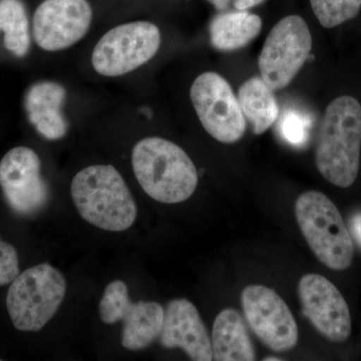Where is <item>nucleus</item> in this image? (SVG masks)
Listing matches in <instances>:
<instances>
[{"label": "nucleus", "mask_w": 361, "mask_h": 361, "mask_svg": "<svg viewBox=\"0 0 361 361\" xmlns=\"http://www.w3.org/2000/svg\"><path fill=\"white\" fill-rule=\"evenodd\" d=\"M295 217L318 260L329 269H348L355 256V245L334 202L322 192H305L295 202Z\"/></svg>", "instance_id": "20e7f679"}, {"label": "nucleus", "mask_w": 361, "mask_h": 361, "mask_svg": "<svg viewBox=\"0 0 361 361\" xmlns=\"http://www.w3.org/2000/svg\"><path fill=\"white\" fill-rule=\"evenodd\" d=\"M66 278L47 263L23 271L13 280L6 295V308L20 331L37 332L58 312L65 299Z\"/></svg>", "instance_id": "39448f33"}, {"label": "nucleus", "mask_w": 361, "mask_h": 361, "mask_svg": "<svg viewBox=\"0 0 361 361\" xmlns=\"http://www.w3.org/2000/svg\"><path fill=\"white\" fill-rule=\"evenodd\" d=\"M190 97L204 129L223 144H234L246 132V118L231 85L219 73L207 71L191 85Z\"/></svg>", "instance_id": "6e6552de"}, {"label": "nucleus", "mask_w": 361, "mask_h": 361, "mask_svg": "<svg viewBox=\"0 0 361 361\" xmlns=\"http://www.w3.org/2000/svg\"><path fill=\"white\" fill-rule=\"evenodd\" d=\"M161 345L180 348L195 361L213 360L212 343L199 311L187 299H174L165 310Z\"/></svg>", "instance_id": "ddd939ff"}, {"label": "nucleus", "mask_w": 361, "mask_h": 361, "mask_svg": "<svg viewBox=\"0 0 361 361\" xmlns=\"http://www.w3.org/2000/svg\"><path fill=\"white\" fill-rule=\"evenodd\" d=\"M71 195L80 217L104 231H126L137 219L132 192L114 166L82 169L71 180Z\"/></svg>", "instance_id": "7ed1b4c3"}, {"label": "nucleus", "mask_w": 361, "mask_h": 361, "mask_svg": "<svg viewBox=\"0 0 361 361\" xmlns=\"http://www.w3.org/2000/svg\"><path fill=\"white\" fill-rule=\"evenodd\" d=\"M262 30V20L248 11H226L214 16L209 26L211 44L220 51H236L250 44Z\"/></svg>", "instance_id": "dca6fc26"}, {"label": "nucleus", "mask_w": 361, "mask_h": 361, "mask_svg": "<svg viewBox=\"0 0 361 361\" xmlns=\"http://www.w3.org/2000/svg\"><path fill=\"white\" fill-rule=\"evenodd\" d=\"M165 310L153 301L130 303L123 313L122 345L128 350H142L160 336Z\"/></svg>", "instance_id": "f3484780"}, {"label": "nucleus", "mask_w": 361, "mask_h": 361, "mask_svg": "<svg viewBox=\"0 0 361 361\" xmlns=\"http://www.w3.org/2000/svg\"><path fill=\"white\" fill-rule=\"evenodd\" d=\"M351 229H353L356 241L361 245V213L356 214L351 220Z\"/></svg>", "instance_id": "393cba45"}, {"label": "nucleus", "mask_w": 361, "mask_h": 361, "mask_svg": "<svg viewBox=\"0 0 361 361\" xmlns=\"http://www.w3.org/2000/svg\"><path fill=\"white\" fill-rule=\"evenodd\" d=\"M282 137L292 146H303L310 135V122L296 111H288L280 120Z\"/></svg>", "instance_id": "4be33fe9"}, {"label": "nucleus", "mask_w": 361, "mask_h": 361, "mask_svg": "<svg viewBox=\"0 0 361 361\" xmlns=\"http://www.w3.org/2000/svg\"><path fill=\"white\" fill-rule=\"evenodd\" d=\"M132 303L127 284L122 280H115L106 287L103 298L99 302V316L106 325L121 322L123 313Z\"/></svg>", "instance_id": "412c9836"}, {"label": "nucleus", "mask_w": 361, "mask_h": 361, "mask_svg": "<svg viewBox=\"0 0 361 361\" xmlns=\"http://www.w3.org/2000/svg\"><path fill=\"white\" fill-rule=\"evenodd\" d=\"M161 42L160 30L149 21L116 25L94 47L92 68L103 77H122L149 63L160 49Z\"/></svg>", "instance_id": "423d86ee"}, {"label": "nucleus", "mask_w": 361, "mask_h": 361, "mask_svg": "<svg viewBox=\"0 0 361 361\" xmlns=\"http://www.w3.org/2000/svg\"><path fill=\"white\" fill-rule=\"evenodd\" d=\"M280 360H282L281 358L272 357V356H270V357L264 358V361H280Z\"/></svg>", "instance_id": "a878e982"}, {"label": "nucleus", "mask_w": 361, "mask_h": 361, "mask_svg": "<svg viewBox=\"0 0 361 361\" xmlns=\"http://www.w3.org/2000/svg\"><path fill=\"white\" fill-rule=\"evenodd\" d=\"M20 274V263L16 248L0 239V286L11 284Z\"/></svg>", "instance_id": "5701e85b"}, {"label": "nucleus", "mask_w": 361, "mask_h": 361, "mask_svg": "<svg viewBox=\"0 0 361 361\" xmlns=\"http://www.w3.org/2000/svg\"><path fill=\"white\" fill-rule=\"evenodd\" d=\"M0 187L9 207L20 216L44 208L49 189L42 175L39 155L27 147H16L0 161Z\"/></svg>", "instance_id": "9d476101"}, {"label": "nucleus", "mask_w": 361, "mask_h": 361, "mask_svg": "<svg viewBox=\"0 0 361 361\" xmlns=\"http://www.w3.org/2000/svg\"><path fill=\"white\" fill-rule=\"evenodd\" d=\"M66 92L54 82H40L32 85L25 96V110L33 127L44 139L58 141L68 133L63 114Z\"/></svg>", "instance_id": "4468645a"}, {"label": "nucleus", "mask_w": 361, "mask_h": 361, "mask_svg": "<svg viewBox=\"0 0 361 361\" xmlns=\"http://www.w3.org/2000/svg\"><path fill=\"white\" fill-rule=\"evenodd\" d=\"M92 20L87 0H44L33 16V39L44 51H63L84 39Z\"/></svg>", "instance_id": "9b49d317"}, {"label": "nucleus", "mask_w": 361, "mask_h": 361, "mask_svg": "<svg viewBox=\"0 0 361 361\" xmlns=\"http://www.w3.org/2000/svg\"><path fill=\"white\" fill-rule=\"evenodd\" d=\"M238 101L255 135H262L276 122L279 108L273 90L261 77L247 80L240 87Z\"/></svg>", "instance_id": "a211bd4d"}, {"label": "nucleus", "mask_w": 361, "mask_h": 361, "mask_svg": "<svg viewBox=\"0 0 361 361\" xmlns=\"http://www.w3.org/2000/svg\"><path fill=\"white\" fill-rule=\"evenodd\" d=\"M212 4L219 13L226 11H248L253 7L260 6L266 0H207Z\"/></svg>", "instance_id": "b1692460"}, {"label": "nucleus", "mask_w": 361, "mask_h": 361, "mask_svg": "<svg viewBox=\"0 0 361 361\" xmlns=\"http://www.w3.org/2000/svg\"><path fill=\"white\" fill-rule=\"evenodd\" d=\"M298 295L304 316L330 341H348L351 316L348 302L336 285L322 275H304L298 283Z\"/></svg>", "instance_id": "f8f14e48"}, {"label": "nucleus", "mask_w": 361, "mask_h": 361, "mask_svg": "<svg viewBox=\"0 0 361 361\" xmlns=\"http://www.w3.org/2000/svg\"><path fill=\"white\" fill-rule=\"evenodd\" d=\"M213 360L217 361H253L255 349L243 318L238 311L227 308L215 318L212 329Z\"/></svg>", "instance_id": "2eb2a0df"}, {"label": "nucleus", "mask_w": 361, "mask_h": 361, "mask_svg": "<svg viewBox=\"0 0 361 361\" xmlns=\"http://www.w3.org/2000/svg\"><path fill=\"white\" fill-rule=\"evenodd\" d=\"M310 6L325 30L348 25L361 14V0H310Z\"/></svg>", "instance_id": "aec40b11"}, {"label": "nucleus", "mask_w": 361, "mask_h": 361, "mask_svg": "<svg viewBox=\"0 0 361 361\" xmlns=\"http://www.w3.org/2000/svg\"><path fill=\"white\" fill-rule=\"evenodd\" d=\"M132 166L142 189L160 203L187 201L198 186L193 161L180 146L163 137L137 142L132 152Z\"/></svg>", "instance_id": "f03ea898"}, {"label": "nucleus", "mask_w": 361, "mask_h": 361, "mask_svg": "<svg viewBox=\"0 0 361 361\" xmlns=\"http://www.w3.org/2000/svg\"><path fill=\"white\" fill-rule=\"evenodd\" d=\"M318 172L334 186L348 189L357 180L361 165V99L338 94L322 115L315 149Z\"/></svg>", "instance_id": "f257e3e1"}, {"label": "nucleus", "mask_w": 361, "mask_h": 361, "mask_svg": "<svg viewBox=\"0 0 361 361\" xmlns=\"http://www.w3.org/2000/svg\"><path fill=\"white\" fill-rule=\"evenodd\" d=\"M312 45V35L301 16H286L273 26L258 61L261 78L273 92L291 84L310 58Z\"/></svg>", "instance_id": "0eeeda50"}, {"label": "nucleus", "mask_w": 361, "mask_h": 361, "mask_svg": "<svg viewBox=\"0 0 361 361\" xmlns=\"http://www.w3.org/2000/svg\"><path fill=\"white\" fill-rule=\"evenodd\" d=\"M0 32L4 47L18 58L27 54L30 47V21L21 0H0Z\"/></svg>", "instance_id": "6ab92c4d"}, {"label": "nucleus", "mask_w": 361, "mask_h": 361, "mask_svg": "<svg viewBox=\"0 0 361 361\" xmlns=\"http://www.w3.org/2000/svg\"><path fill=\"white\" fill-rule=\"evenodd\" d=\"M242 307L252 331L267 348L284 353L295 348L298 326L288 305L264 285H250L242 291Z\"/></svg>", "instance_id": "1a4fd4ad"}]
</instances>
